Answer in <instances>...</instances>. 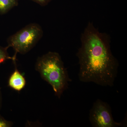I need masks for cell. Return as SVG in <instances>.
Instances as JSON below:
<instances>
[{
    "label": "cell",
    "mask_w": 127,
    "mask_h": 127,
    "mask_svg": "<svg viewBox=\"0 0 127 127\" xmlns=\"http://www.w3.org/2000/svg\"><path fill=\"white\" fill-rule=\"evenodd\" d=\"M13 62L15 65V70L9 78L8 86L15 91L20 92L25 87L26 82L24 76L17 67L16 60Z\"/></svg>",
    "instance_id": "5b68a950"
},
{
    "label": "cell",
    "mask_w": 127,
    "mask_h": 127,
    "mask_svg": "<svg viewBox=\"0 0 127 127\" xmlns=\"http://www.w3.org/2000/svg\"><path fill=\"white\" fill-rule=\"evenodd\" d=\"M81 39V45L76 54L80 81L93 82L103 87L113 86L119 64L111 51L109 35L100 32L92 22H89Z\"/></svg>",
    "instance_id": "6da1fadb"
},
{
    "label": "cell",
    "mask_w": 127,
    "mask_h": 127,
    "mask_svg": "<svg viewBox=\"0 0 127 127\" xmlns=\"http://www.w3.org/2000/svg\"><path fill=\"white\" fill-rule=\"evenodd\" d=\"M43 31L39 24L32 23L26 26L9 37L7 46L15 51L14 57L16 58L17 53L25 55L36 45L43 35Z\"/></svg>",
    "instance_id": "3957f363"
},
{
    "label": "cell",
    "mask_w": 127,
    "mask_h": 127,
    "mask_svg": "<svg viewBox=\"0 0 127 127\" xmlns=\"http://www.w3.org/2000/svg\"><path fill=\"white\" fill-rule=\"evenodd\" d=\"M2 104V96L1 94V89L0 87V110L1 108Z\"/></svg>",
    "instance_id": "30bf717a"
},
{
    "label": "cell",
    "mask_w": 127,
    "mask_h": 127,
    "mask_svg": "<svg viewBox=\"0 0 127 127\" xmlns=\"http://www.w3.org/2000/svg\"><path fill=\"white\" fill-rule=\"evenodd\" d=\"M31 0L37 3L41 6H44L48 4L52 0Z\"/></svg>",
    "instance_id": "9c48e42d"
},
{
    "label": "cell",
    "mask_w": 127,
    "mask_h": 127,
    "mask_svg": "<svg viewBox=\"0 0 127 127\" xmlns=\"http://www.w3.org/2000/svg\"><path fill=\"white\" fill-rule=\"evenodd\" d=\"M8 48L7 46L4 47L0 46V65L7 60L11 59L13 61L16 60V58L9 56L7 52Z\"/></svg>",
    "instance_id": "52a82bcc"
},
{
    "label": "cell",
    "mask_w": 127,
    "mask_h": 127,
    "mask_svg": "<svg viewBox=\"0 0 127 127\" xmlns=\"http://www.w3.org/2000/svg\"><path fill=\"white\" fill-rule=\"evenodd\" d=\"M19 0H0V15L6 14L18 5Z\"/></svg>",
    "instance_id": "8992f818"
},
{
    "label": "cell",
    "mask_w": 127,
    "mask_h": 127,
    "mask_svg": "<svg viewBox=\"0 0 127 127\" xmlns=\"http://www.w3.org/2000/svg\"><path fill=\"white\" fill-rule=\"evenodd\" d=\"M89 120L94 127H117L125 125V123L114 121L111 108L108 103L100 99L94 103L89 113Z\"/></svg>",
    "instance_id": "277c9868"
},
{
    "label": "cell",
    "mask_w": 127,
    "mask_h": 127,
    "mask_svg": "<svg viewBox=\"0 0 127 127\" xmlns=\"http://www.w3.org/2000/svg\"><path fill=\"white\" fill-rule=\"evenodd\" d=\"M13 125V122L6 120L0 114V127H10Z\"/></svg>",
    "instance_id": "ba28073f"
},
{
    "label": "cell",
    "mask_w": 127,
    "mask_h": 127,
    "mask_svg": "<svg viewBox=\"0 0 127 127\" xmlns=\"http://www.w3.org/2000/svg\"><path fill=\"white\" fill-rule=\"evenodd\" d=\"M35 68L52 87L55 95L60 98L72 80L59 53L49 52L38 58Z\"/></svg>",
    "instance_id": "7a4b0ae2"
}]
</instances>
